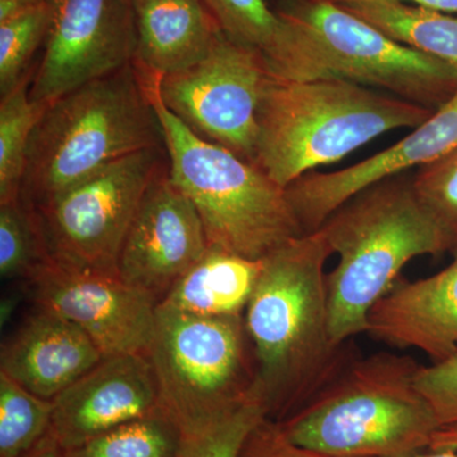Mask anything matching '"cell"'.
<instances>
[{
    "label": "cell",
    "instance_id": "cell-30",
    "mask_svg": "<svg viewBox=\"0 0 457 457\" xmlns=\"http://www.w3.org/2000/svg\"><path fill=\"white\" fill-rule=\"evenodd\" d=\"M239 457H345L329 455L299 446L286 437L281 427L269 418L252 429L243 445Z\"/></svg>",
    "mask_w": 457,
    "mask_h": 457
},
{
    "label": "cell",
    "instance_id": "cell-21",
    "mask_svg": "<svg viewBox=\"0 0 457 457\" xmlns=\"http://www.w3.org/2000/svg\"><path fill=\"white\" fill-rule=\"evenodd\" d=\"M29 78L0 104V204L20 200L33 130L46 106L29 99Z\"/></svg>",
    "mask_w": 457,
    "mask_h": 457
},
{
    "label": "cell",
    "instance_id": "cell-20",
    "mask_svg": "<svg viewBox=\"0 0 457 457\" xmlns=\"http://www.w3.org/2000/svg\"><path fill=\"white\" fill-rule=\"evenodd\" d=\"M342 8L387 37L436 57L457 71V17L393 0H351Z\"/></svg>",
    "mask_w": 457,
    "mask_h": 457
},
{
    "label": "cell",
    "instance_id": "cell-14",
    "mask_svg": "<svg viewBox=\"0 0 457 457\" xmlns=\"http://www.w3.org/2000/svg\"><path fill=\"white\" fill-rule=\"evenodd\" d=\"M456 149L457 90L395 145L345 170L303 174L286 188V194L303 230L314 233L337 209L363 189L411 168L431 164Z\"/></svg>",
    "mask_w": 457,
    "mask_h": 457
},
{
    "label": "cell",
    "instance_id": "cell-28",
    "mask_svg": "<svg viewBox=\"0 0 457 457\" xmlns=\"http://www.w3.org/2000/svg\"><path fill=\"white\" fill-rule=\"evenodd\" d=\"M267 418L260 402L252 400L218 423L195 444L186 445L194 457H239L249 433Z\"/></svg>",
    "mask_w": 457,
    "mask_h": 457
},
{
    "label": "cell",
    "instance_id": "cell-15",
    "mask_svg": "<svg viewBox=\"0 0 457 457\" xmlns=\"http://www.w3.org/2000/svg\"><path fill=\"white\" fill-rule=\"evenodd\" d=\"M158 411V386L146 354L104 357L53 400L50 433L62 449L71 450Z\"/></svg>",
    "mask_w": 457,
    "mask_h": 457
},
{
    "label": "cell",
    "instance_id": "cell-1",
    "mask_svg": "<svg viewBox=\"0 0 457 457\" xmlns=\"http://www.w3.org/2000/svg\"><path fill=\"white\" fill-rule=\"evenodd\" d=\"M332 254L321 228L291 240L264 258L246 305L255 398L278 423L360 356L353 339L338 343L330 333L326 263Z\"/></svg>",
    "mask_w": 457,
    "mask_h": 457
},
{
    "label": "cell",
    "instance_id": "cell-35",
    "mask_svg": "<svg viewBox=\"0 0 457 457\" xmlns=\"http://www.w3.org/2000/svg\"><path fill=\"white\" fill-rule=\"evenodd\" d=\"M407 457H457L456 450H426Z\"/></svg>",
    "mask_w": 457,
    "mask_h": 457
},
{
    "label": "cell",
    "instance_id": "cell-17",
    "mask_svg": "<svg viewBox=\"0 0 457 457\" xmlns=\"http://www.w3.org/2000/svg\"><path fill=\"white\" fill-rule=\"evenodd\" d=\"M104 359L82 328L35 308L3 342L0 372L53 402Z\"/></svg>",
    "mask_w": 457,
    "mask_h": 457
},
{
    "label": "cell",
    "instance_id": "cell-24",
    "mask_svg": "<svg viewBox=\"0 0 457 457\" xmlns=\"http://www.w3.org/2000/svg\"><path fill=\"white\" fill-rule=\"evenodd\" d=\"M53 402L0 372V457H22L50 432Z\"/></svg>",
    "mask_w": 457,
    "mask_h": 457
},
{
    "label": "cell",
    "instance_id": "cell-32",
    "mask_svg": "<svg viewBox=\"0 0 457 457\" xmlns=\"http://www.w3.org/2000/svg\"><path fill=\"white\" fill-rule=\"evenodd\" d=\"M456 450L457 451V425L441 427L433 436L428 450Z\"/></svg>",
    "mask_w": 457,
    "mask_h": 457
},
{
    "label": "cell",
    "instance_id": "cell-31",
    "mask_svg": "<svg viewBox=\"0 0 457 457\" xmlns=\"http://www.w3.org/2000/svg\"><path fill=\"white\" fill-rule=\"evenodd\" d=\"M22 457H66L65 450L60 446L51 433H47L44 438L32 450H29Z\"/></svg>",
    "mask_w": 457,
    "mask_h": 457
},
{
    "label": "cell",
    "instance_id": "cell-37",
    "mask_svg": "<svg viewBox=\"0 0 457 457\" xmlns=\"http://www.w3.org/2000/svg\"><path fill=\"white\" fill-rule=\"evenodd\" d=\"M179 457H194V456H192L191 451H189L188 447L186 446L185 451H183L182 455H180Z\"/></svg>",
    "mask_w": 457,
    "mask_h": 457
},
{
    "label": "cell",
    "instance_id": "cell-7",
    "mask_svg": "<svg viewBox=\"0 0 457 457\" xmlns=\"http://www.w3.org/2000/svg\"><path fill=\"white\" fill-rule=\"evenodd\" d=\"M146 356L154 370L159 411L177 426L186 445L257 400L245 315L197 317L158 305Z\"/></svg>",
    "mask_w": 457,
    "mask_h": 457
},
{
    "label": "cell",
    "instance_id": "cell-12",
    "mask_svg": "<svg viewBox=\"0 0 457 457\" xmlns=\"http://www.w3.org/2000/svg\"><path fill=\"white\" fill-rule=\"evenodd\" d=\"M25 284L35 308L82 328L104 357L149 350L159 303L119 273L75 270L50 260Z\"/></svg>",
    "mask_w": 457,
    "mask_h": 457
},
{
    "label": "cell",
    "instance_id": "cell-19",
    "mask_svg": "<svg viewBox=\"0 0 457 457\" xmlns=\"http://www.w3.org/2000/svg\"><path fill=\"white\" fill-rule=\"evenodd\" d=\"M262 264L263 260L209 248L158 305L197 317H240L260 278Z\"/></svg>",
    "mask_w": 457,
    "mask_h": 457
},
{
    "label": "cell",
    "instance_id": "cell-36",
    "mask_svg": "<svg viewBox=\"0 0 457 457\" xmlns=\"http://www.w3.org/2000/svg\"><path fill=\"white\" fill-rule=\"evenodd\" d=\"M17 2L22 3L26 7H35V5L41 4L45 0H17Z\"/></svg>",
    "mask_w": 457,
    "mask_h": 457
},
{
    "label": "cell",
    "instance_id": "cell-34",
    "mask_svg": "<svg viewBox=\"0 0 457 457\" xmlns=\"http://www.w3.org/2000/svg\"><path fill=\"white\" fill-rule=\"evenodd\" d=\"M18 295L13 294L12 296H7L3 299L2 311H0V320H2V327L8 323L9 319L13 315L14 309L17 308Z\"/></svg>",
    "mask_w": 457,
    "mask_h": 457
},
{
    "label": "cell",
    "instance_id": "cell-16",
    "mask_svg": "<svg viewBox=\"0 0 457 457\" xmlns=\"http://www.w3.org/2000/svg\"><path fill=\"white\" fill-rule=\"evenodd\" d=\"M429 278H398L369 312L368 333L396 348H416L432 363L457 352V251Z\"/></svg>",
    "mask_w": 457,
    "mask_h": 457
},
{
    "label": "cell",
    "instance_id": "cell-3",
    "mask_svg": "<svg viewBox=\"0 0 457 457\" xmlns=\"http://www.w3.org/2000/svg\"><path fill=\"white\" fill-rule=\"evenodd\" d=\"M420 363L378 352L351 361L294 414L278 422L306 449L345 457H407L429 449L440 420L418 390Z\"/></svg>",
    "mask_w": 457,
    "mask_h": 457
},
{
    "label": "cell",
    "instance_id": "cell-27",
    "mask_svg": "<svg viewBox=\"0 0 457 457\" xmlns=\"http://www.w3.org/2000/svg\"><path fill=\"white\" fill-rule=\"evenodd\" d=\"M420 203L446 239L449 252L457 251V149L420 168L413 179Z\"/></svg>",
    "mask_w": 457,
    "mask_h": 457
},
{
    "label": "cell",
    "instance_id": "cell-23",
    "mask_svg": "<svg viewBox=\"0 0 457 457\" xmlns=\"http://www.w3.org/2000/svg\"><path fill=\"white\" fill-rule=\"evenodd\" d=\"M51 260L37 213L22 200L0 204V276L27 282Z\"/></svg>",
    "mask_w": 457,
    "mask_h": 457
},
{
    "label": "cell",
    "instance_id": "cell-6",
    "mask_svg": "<svg viewBox=\"0 0 457 457\" xmlns=\"http://www.w3.org/2000/svg\"><path fill=\"white\" fill-rule=\"evenodd\" d=\"M163 130L168 174L196 207L210 248L262 261L303 236L286 188L227 147L203 139L164 106L145 75Z\"/></svg>",
    "mask_w": 457,
    "mask_h": 457
},
{
    "label": "cell",
    "instance_id": "cell-5",
    "mask_svg": "<svg viewBox=\"0 0 457 457\" xmlns=\"http://www.w3.org/2000/svg\"><path fill=\"white\" fill-rule=\"evenodd\" d=\"M162 144L145 78L132 62L47 106L29 141L21 200L36 209L119 159Z\"/></svg>",
    "mask_w": 457,
    "mask_h": 457
},
{
    "label": "cell",
    "instance_id": "cell-18",
    "mask_svg": "<svg viewBox=\"0 0 457 457\" xmlns=\"http://www.w3.org/2000/svg\"><path fill=\"white\" fill-rule=\"evenodd\" d=\"M137 55L144 74L164 77L191 68L220 31L203 0H134Z\"/></svg>",
    "mask_w": 457,
    "mask_h": 457
},
{
    "label": "cell",
    "instance_id": "cell-11",
    "mask_svg": "<svg viewBox=\"0 0 457 457\" xmlns=\"http://www.w3.org/2000/svg\"><path fill=\"white\" fill-rule=\"evenodd\" d=\"M51 23L29 83L33 104L50 106L90 82L132 64L134 0H47Z\"/></svg>",
    "mask_w": 457,
    "mask_h": 457
},
{
    "label": "cell",
    "instance_id": "cell-10",
    "mask_svg": "<svg viewBox=\"0 0 457 457\" xmlns=\"http://www.w3.org/2000/svg\"><path fill=\"white\" fill-rule=\"evenodd\" d=\"M270 75L260 51L219 31L209 54L179 73L152 77L164 106L203 139L253 162L262 90Z\"/></svg>",
    "mask_w": 457,
    "mask_h": 457
},
{
    "label": "cell",
    "instance_id": "cell-22",
    "mask_svg": "<svg viewBox=\"0 0 457 457\" xmlns=\"http://www.w3.org/2000/svg\"><path fill=\"white\" fill-rule=\"evenodd\" d=\"M182 433L161 411L65 450L66 457H179Z\"/></svg>",
    "mask_w": 457,
    "mask_h": 457
},
{
    "label": "cell",
    "instance_id": "cell-33",
    "mask_svg": "<svg viewBox=\"0 0 457 457\" xmlns=\"http://www.w3.org/2000/svg\"><path fill=\"white\" fill-rule=\"evenodd\" d=\"M327 2L341 4V3L351 2V0H327ZM393 2L409 3V4L435 9V11L445 12V13H457V0H393Z\"/></svg>",
    "mask_w": 457,
    "mask_h": 457
},
{
    "label": "cell",
    "instance_id": "cell-26",
    "mask_svg": "<svg viewBox=\"0 0 457 457\" xmlns=\"http://www.w3.org/2000/svg\"><path fill=\"white\" fill-rule=\"evenodd\" d=\"M51 7L45 0L18 16L0 23V93L2 98L29 79V62L46 41Z\"/></svg>",
    "mask_w": 457,
    "mask_h": 457
},
{
    "label": "cell",
    "instance_id": "cell-9",
    "mask_svg": "<svg viewBox=\"0 0 457 457\" xmlns=\"http://www.w3.org/2000/svg\"><path fill=\"white\" fill-rule=\"evenodd\" d=\"M162 170V147H149L102 168L33 209L51 261L75 270L119 273L123 243Z\"/></svg>",
    "mask_w": 457,
    "mask_h": 457
},
{
    "label": "cell",
    "instance_id": "cell-2",
    "mask_svg": "<svg viewBox=\"0 0 457 457\" xmlns=\"http://www.w3.org/2000/svg\"><path fill=\"white\" fill-rule=\"evenodd\" d=\"M433 112L342 78L288 80L270 73L258 106L252 163L287 188L385 132L417 128Z\"/></svg>",
    "mask_w": 457,
    "mask_h": 457
},
{
    "label": "cell",
    "instance_id": "cell-8",
    "mask_svg": "<svg viewBox=\"0 0 457 457\" xmlns=\"http://www.w3.org/2000/svg\"><path fill=\"white\" fill-rule=\"evenodd\" d=\"M278 14L293 31L309 80L335 77L378 87L432 111L456 93L453 66L392 40L336 3L302 0Z\"/></svg>",
    "mask_w": 457,
    "mask_h": 457
},
{
    "label": "cell",
    "instance_id": "cell-29",
    "mask_svg": "<svg viewBox=\"0 0 457 457\" xmlns=\"http://www.w3.org/2000/svg\"><path fill=\"white\" fill-rule=\"evenodd\" d=\"M416 384L441 427L457 425V352L441 362L420 366Z\"/></svg>",
    "mask_w": 457,
    "mask_h": 457
},
{
    "label": "cell",
    "instance_id": "cell-13",
    "mask_svg": "<svg viewBox=\"0 0 457 457\" xmlns=\"http://www.w3.org/2000/svg\"><path fill=\"white\" fill-rule=\"evenodd\" d=\"M209 248L196 207L162 170L141 201L117 272L161 303Z\"/></svg>",
    "mask_w": 457,
    "mask_h": 457
},
{
    "label": "cell",
    "instance_id": "cell-25",
    "mask_svg": "<svg viewBox=\"0 0 457 457\" xmlns=\"http://www.w3.org/2000/svg\"><path fill=\"white\" fill-rule=\"evenodd\" d=\"M228 37L260 51L269 68L278 60L285 38V23L264 0H203Z\"/></svg>",
    "mask_w": 457,
    "mask_h": 457
},
{
    "label": "cell",
    "instance_id": "cell-4",
    "mask_svg": "<svg viewBox=\"0 0 457 457\" xmlns=\"http://www.w3.org/2000/svg\"><path fill=\"white\" fill-rule=\"evenodd\" d=\"M320 228L339 257L327 275L330 333L338 343L368 333L370 311L409 261L449 252L418 200L413 179L400 174L350 198Z\"/></svg>",
    "mask_w": 457,
    "mask_h": 457
}]
</instances>
